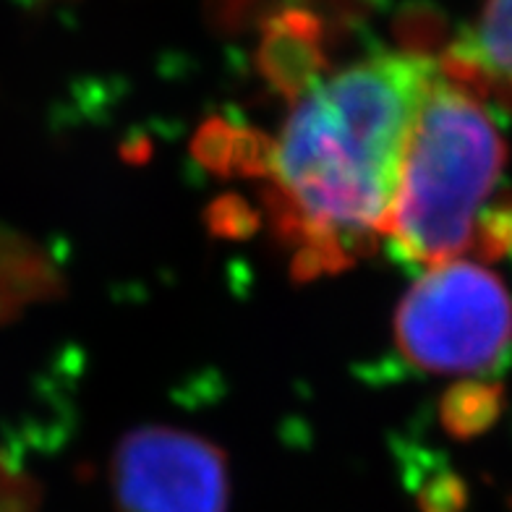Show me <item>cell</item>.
Returning a JSON list of instances; mask_svg holds the SVG:
<instances>
[{
    "label": "cell",
    "mask_w": 512,
    "mask_h": 512,
    "mask_svg": "<svg viewBox=\"0 0 512 512\" xmlns=\"http://www.w3.org/2000/svg\"><path fill=\"white\" fill-rule=\"evenodd\" d=\"M42 484L19 463L14 452L0 447V512H40Z\"/></svg>",
    "instance_id": "obj_10"
},
{
    "label": "cell",
    "mask_w": 512,
    "mask_h": 512,
    "mask_svg": "<svg viewBox=\"0 0 512 512\" xmlns=\"http://www.w3.org/2000/svg\"><path fill=\"white\" fill-rule=\"evenodd\" d=\"M66 293V275L42 243L0 225V324Z\"/></svg>",
    "instance_id": "obj_7"
},
{
    "label": "cell",
    "mask_w": 512,
    "mask_h": 512,
    "mask_svg": "<svg viewBox=\"0 0 512 512\" xmlns=\"http://www.w3.org/2000/svg\"><path fill=\"white\" fill-rule=\"evenodd\" d=\"M322 21L309 11L288 8L270 16L262 27L256 68L272 92L290 105L314 89L327 74Z\"/></svg>",
    "instance_id": "obj_5"
},
{
    "label": "cell",
    "mask_w": 512,
    "mask_h": 512,
    "mask_svg": "<svg viewBox=\"0 0 512 512\" xmlns=\"http://www.w3.org/2000/svg\"><path fill=\"white\" fill-rule=\"evenodd\" d=\"M505 157L484 97L439 66L413 121L382 236L426 270L471 251Z\"/></svg>",
    "instance_id": "obj_2"
},
{
    "label": "cell",
    "mask_w": 512,
    "mask_h": 512,
    "mask_svg": "<svg viewBox=\"0 0 512 512\" xmlns=\"http://www.w3.org/2000/svg\"><path fill=\"white\" fill-rule=\"evenodd\" d=\"M416 502L421 512H463L468 492L458 473L434 471L416 486Z\"/></svg>",
    "instance_id": "obj_13"
},
{
    "label": "cell",
    "mask_w": 512,
    "mask_h": 512,
    "mask_svg": "<svg viewBox=\"0 0 512 512\" xmlns=\"http://www.w3.org/2000/svg\"><path fill=\"white\" fill-rule=\"evenodd\" d=\"M110 486L118 512H228V455L176 426H139L115 445Z\"/></svg>",
    "instance_id": "obj_4"
},
{
    "label": "cell",
    "mask_w": 512,
    "mask_h": 512,
    "mask_svg": "<svg viewBox=\"0 0 512 512\" xmlns=\"http://www.w3.org/2000/svg\"><path fill=\"white\" fill-rule=\"evenodd\" d=\"M194 160L220 178H270L275 142L254 128L212 115L191 139Z\"/></svg>",
    "instance_id": "obj_8"
},
{
    "label": "cell",
    "mask_w": 512,
    "mask_h": 512,
    "mask_svg": "<svg viewBox=\"0 0 512 512\" xmlns=\"http://www.w3.org/2000/svg\"><path fill=\"white\" fill-rule=\"evenodd\" d=\"M207 225L212 236L249 238L259 228V215L246 199L230 194L212 202V207L207 209Z\"/></svg>",
    "instance_id": "obj_12"
},
{
    "label": "cell",
    "mask_w": 512,
    "mask_h": 512,
    "mask_svg": "<svg viewBox=\"0 0 512 512\" xmlns=\"http://www.w3.org/2000/svg\"><path fill=\"white\" fill-rule=\"evenodd\" d=\"M505 408L502 384L468 379L452 384L439 403V421L450 437L473 439L484 434L494 424Z\"/></svg>",
    "instance_id": "obj_9"
},
{
    "label": "cell",
    "mask_w": 512,
    "mask_h": 512,
    "mask_svg": "<svg viewBox=\"0 0 512 512\" xmlns=\"http://www.w3.org/2000/svg\"><path fill=\"white\" fill-rule=\"evenodd\" d=\"M432 55L379 53L324 76L288 115L262 194L296 280L337 275L384 233Z\"/></svg>",
    "instance_id": "obj_1"
},
{
    "label": "cell",
    "mask_w": 512,
    "mask_h": 512,
    "mask_svg": "<svg viewBox=\"0 0 512 512\" xmlns=\"http://www.w3.org/2000/svg\"><path fill=\"white\" fill-rule=\"evenodd\" d=\"M471 251L484 259L512 256V194H502L486 204L476 223Z\"/></svg>",
    "instance_id": "obj_11"
},
{
    "label": "cell",
    "mask_w": 512,
    "mask_h": 512,
    "mask_svg": "<svg viewBox=\"0 0 512 512\" xmlns=\"http://www.w3.org/2000/svg\"><path fill=\"white\" fill-rule=\"evenodd\" d=\"M395 345L429 374H489L512 351L510 293L476 262L434 264L395 311Z\"/></svg>",
    "instance_id": "obj_3"
},
{
    "label": "cell",
    "mask_w": 512,
    "mask_h": 512,
    "mask_svg": "<svg viewBox=\"0 0 512 512\" xmlns=\"http://www.w3.org/2000/svg\"><path fill=\"white\" fill-rule=\"evenodd\" d=\"M445 74L512 108V0H484L468 32L439 58Z\"/></svg>",
    "instance_id": "obj_6"
}]
</instances>
